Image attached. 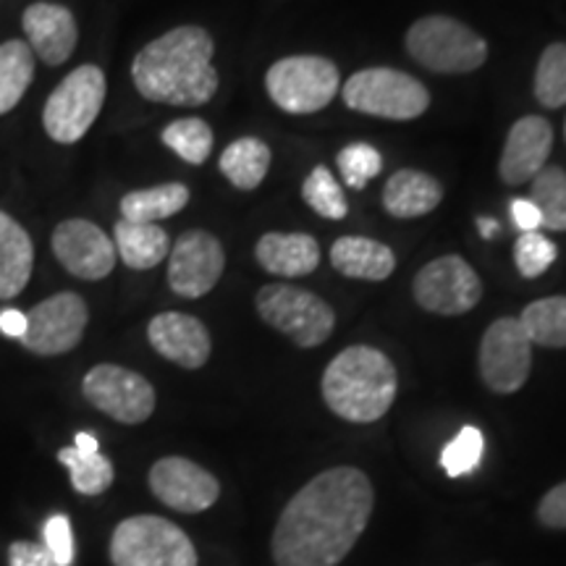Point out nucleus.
I'll list each match as a JSON object with an SVG mask.
<instances>
[{
  "mask_svg": "<svg viewBox=\"0 0 566 566\" xmlns=\"http://www.w3.org/2000/svg\"><path fill=\"white\" fill-rule=\"evenodd\" d=\"M373 506L370 478L357 467H334L315 475L275 522V566H338L363 537Z\"/></svg>",
  "mask_w": 566,
  "mask_h": 566,
  "instance_id": "1",
  "label": "nucleus"
},
{
  "mask_svg": "<svg viewBox=\"0 0 566 566\" xmlns=\"http://www.w3.org/2000/svg\"><path fill=\"white\" fill-rule=\"evenodd\" d=\"M212 38L202 27H176L147 42L132 63L134 87L153 103L197 108L218 92Z\"/></svg>",
  "mask_w": 566,
  "mask_h": 566,
  "instance_id": "2",
  "label": "nucleus"
},
{
  "mask_svg": "<svg viewBox=\"0 0 566 566\" xmlns=\"http://www.w3.org/2000/svg\"><path fill=\"white\" fill-rule=\"evenodd\" d=\"M323 399L346 422L380 420L396 399L399 375L391 359L373 346H349L323 373Z\"/></svg>",
  "mask_w": 566,
  "mask_h": 566,
  "instance_id": "3",
  "label": "nucleus"
},
{
  "mask_svg": "<svg viewBox=\"0 0 566 566\" xmlns=\"http://www.w3.org/2000/svg\"><path fill=\"white\" fill-rule=\"evenodd\" d=\"M407 51L436 74H470L488 61V42L451 17H424L407 32Z\"/></svg>",
  "mask_w": 566,
  "mask_h": 566,
  "instance_id": "4",
  "label": "nucleus"
},
{
  "mask_svg": "<svg viewBox=\"0 0 566 566\" xmlns=\"http://www.w3.org/2000/svg\"><path fill=\"white\" fill-rule=\"evenodd\" d=\"M111 562L113 566H197V551L179 525L139 514L113 530Z\"/></svg>",
  "mask_w": 566,
  "mask_h": 566,
  "instance_id": "5",
  "label": "nucleus"
},
{
  "mask_svg": "<svg viewBox=\"0 0 566 566\" xmlns=\"http://www.w3.org/2000/svg\"><path fill=\"white\" fill-rule=\"evenodd\" d=\"M254 307L271 328L292 338L300 349H315L325 344L336 328V313L328 302L286 283H271L260 289Z\"/></svg>",
  "mask_w": 566,
  "mask_h": 566,
  "instance_id": "6",
  "label": "nucleus"
},
{
  "mask_svg": "<svg viewBox=\"0 0 566 566\" xmlns=\"http://www.w3.org/2000/svg\"><path fill=\"white\" fill-rule=\"evenodd\" d=\"M344 103L365 116L412 122L430 108V95L415 76L396 69H365L344 84Z\"/></svg>",
  "mask_w": 566,
  "mask_h": 566,
  "instance_id": "7",
  "label": "nucleus"
},
{
  "mask_svg": "<svg viewBox=\"0 0 566 566\" xmlns=\"http://www.w3.org/2000/svg\"><path fill=\"white\" fill-rule=\"evenodd\" d=\"M336 63L323 55H289L275 61L265 74V90L281 111L304 116L328 108L338 95Z\"/></svg>",
  "mask_w": 566,
  "mask_h": 566,
  "instance_id": "8",
  "label": "nucleus"
},
{
  "mask_svg": "<svg viewBox=\"0 0 566 566\" xmlns=\"http://www.w3.org/2000/svg\"><path fill=\"white\" fill-rule=\"evenodd\" d=\"M105 74L101 66L74 69L63 82L51 92L45 111H42V126L48 137L61 145H74L92 129L95 118L101 116L105 103Z\"/></svg>",
  "mask_w": 566,
  "mask_h": 566,
  "instance_id": "9",
  "label": "nucleus"
},
{
  "mask_svg": "<svg viewBox=\"0 0 566 566\" xmlns=\"http://www.w3.org/2000/svg\"><path fill=\"white\" fill-rule=\"evenodd\" d=\"M412 292L424 313L451 317L475 307L483 296V281L464 258L446 254L417 271Z\"/></svg>",
  "mask_w": 566,
  "mask_h": 566,
  "instance_id": "10",
  "label": "nucleus"
},
{
  "mask_svg": "<svg viewBox=\"0 0 566 566\" xmlns=\"http://www.w3.org/2000/svg\"><path fill=\"white\" fill-rule=\"evenodd\" d=\"M480 378L493 394H514L527 384L533 344L516 317H499L480 342Z\"/></svg>",
  "mask_w": 566,
  "mask_h": 566,
  "instance_id": "11",
  "label": "nucleus"
},
{
  "mask_svg": "<svg viewBox=\"0 0 566 566\" xmlns=\"http://www.w3.org/2000/svg\"><path fill=\"white\" fill-rule=\"evenodd\" d=\"M84 399L122 424H139L155 412V388L122 365H95L82 380Z\"/></svg>",
  "mask_w": 566,
  "mask_h": 566,
  "instance_id": "12",
  "label": "nucleus"
},
{
  "mask_svg": "<svg viewBox=\"0 0 566 566\" xmlns=\"http://www.w3.org/2000/svg\"><path fill=\"white\" fill-rule=\"evenodd\" d=\"M87 321V302L80 294H53L27 313V334L21 336V344L40 357H59L80 346Z\"/></svg>",
  "mask_w": 566,
  "mask_h": 566,
  "instance_id": "13",
  "label": "nucleus"
},
{
  "mask_svg": "<svg viewBox=\"0 0 566 566\" xmlns=\"http://www.w3.org/2000/svg\"><path fill=\"white\" fill-rule=\"evenodd\" d=\"M226 268L223 247L202 229L184 231L168 252V286L184 300H200L221 281Z\"/></svg>",
  "mask_w": 566,
  "mask_h": 566,
  "instance_id": "14",
  "label": "nucleus"
},
{
  "mask_svg": "<svg viewBox=\"0 0 566 566\" xmlns=\"http://www.w3.org/2000/svg\"><path fill=\"white\" fill-rule=\"evenodd\" d=\"M150 491L160 504L179 514H200L210 509L221 495V483L216 475L192 459L166 457L158 459L150 470Z\"/></svg>",
  "mask_w": 566,
  "mask_h": 566,
  "instance_id": "15",
  "label": "nucleus"
},
{
  "mask_svg": "<svg viewBox=\"0 0 566 566\" xmlns=\"http://www.w3.org/2000/svg\"><path fill=\"white\" fill-rule=\"evenodd\" d=\"M53 254L71 275L82 281H103L116 268V247L101 226L71 218L55 226Z\"/></svg>",
  "mask_w": 566,
  "mask_h": 566,
  "instance_id": "16",
  "label": "nucleus"
},
{
  "mask_svg": "<svg viewBox=\"0 0 566 566\" xmlns=\"http://www.w3.org/2000/svg\"><path fill=\"white\" fill-rule=\"evenodd\" d=\"M554 150V129L546 118L525 116L509 129L504 153H501L499 174L512 187L533 181L546 168V160Z\"/></svg>",
  "mask_w": 566,
  "mask_h": 566,
  "instance_id": "17",
  "label": "nucleus"
},
{
  "mask_svg": "<svg viewBox=\"0 0 566 566\" xmlns=\"http://www.w3.org/2000/svg\"><path fill=\"white\" fill-rule=\"evenodd\" d=\"M147 338L153 349L166 357L168 363L197 370L210 359L212 342L202 321L184 313H160L147 325Z\"/></svg>",
  "mask_w": 566,
  "mask_h": 566,
  "instance_id": "18",
  "label": "nucleus"
},
{
  "mask_svg": "<svg viewBox=\"0 0 566 566\" xmlns=\"http://www.w3.org/2000/svg\"><path fill=\"white\" fill-rule=\"evenodd\" d=\"M21 30L27 34V45L48 66H61L71 59L80 30L74 13L55 3H32L21 17Z\"/></svg>",
  "mask_w": 566,
  "mask_h": 566,
  "instance_id": "19",
  "label": "nucleus"
},
{
  "mask_svg": "<svg viewBox=\"0 0 566 566\" xmlns=\"http://www.w3.org/2000/svg\"><path fill=\"white\" fill-rule=\"evenodd\" d=\"M254 258L268 273L281 279H302L321 265V244L310 233L271 231L260 237Z\"/></svg>",
  "mask_w": 566,
  "mask_h": 566,
  "instance_id": "20",
  "label": "nucleus"
},
{
  "mask_svg": "<svg viewBox=\"0 0 566 566\" xmlns=\"http://www.w3.org/2000/svg\"><path fill=\"white\" fill-rule=\"evenodd\" d=\"M331 265L346 279L386 281L396 271V254L388 244L367 237H342L331 247Z\"/></svg>",
  "mask_w": 566,
  "mask_h": 566,
  "instance_id": "21",
  "label": "nucleus"
},
{
  "mask_svg": "<svg viewBox=\"0 0 566 566\" xmlns=\"http://www.w3.org/2000/svg\"><path fill=\"white\" fill-rule=\"evenodd\" d=\"M443 200V189L433 176L405 168L396 171L384 187V208L394 218H420L433 212Z\"/></svg>",
  "mask_w": 566,
  "mask_h": 566,
  "instance_id": "22",
  "label": "nucleus"
},
{
  "mask_svg": "<svg viewBox=\"0 0 566 566\" xmlns=\"http://www.w3.org/2000/svg\"><path fill=\"white\" fill-rule=\"evenodd\" d=\"M34 244L11 216L0 212V300H13L32 279Z\"/></svg>",
  "mask_w": 566,
  "mask_h": 566,
  "instance_id": "23",
  "label": "nucleus"
},
{
  "mask_svg": "<svg viewBox=\"0 0 566 566\" xmlns=\"http://www.w3.org/2000/svg\"><path fill=\"white\" fill-rule=\"evenodd\" d=\"M113 247L118 258L134 271H150L171 252L168 233L158 223H134L124 218L113 229Z\"/></svg>",
  "mask_w": 566,
  "mask_h": 566,
  "instance_id": "24",
  "label": "nucleus"
},
{
  "mask_svg": "<svg viewBox=\"0 0 566 566\" xmlns=\"http://www.w3.org/2000/svg\"><path fill=\"white\" fill-rule=\"evenodd\" d=\"M271 147L263 139L242 137L226 147L218 166H221V174L233 187L250 192V189H258L263 184L268 168H271Z\"/></svg>",
  "mask_w": 566,
  "mask_h": 566,
  "instance_id": "25",
  "label": "nucleus"
},
{
  "mask_svg": "<svg viewBox=\"0 0 566 566\" xmlns=\"http://www.w3.org/2000/svg\"><path fill=\"white\" fill-rule=\"evenodd\" d=\"M189 202V189L184 184H160L153 189H137L122 200V218L134 223H158L181 212Z\"/></svg>",
  "mask_w": 566,
  "mask_h": 566,
  "instance_id": "26",
  "label": "nucleus"
},
{
  "mask_svg": "<svg viewBox=\"0 0 566 566\" xmlns=\"http://www.w3.org/2000/svg\"><path fill=\"white\" fill-rule=\"evenodd\" d=\"M34 76V53L21 40L0 45V116L17 108Z\"/></svg>",
  "mask_w": 566,
  "mask_h": 566,
  "instance_id": "27",
  "label": "nucleus"
},
{
  "mask_svg": "<svg viewBox=\"0 0 566 566\" xmlns=\"http://www.w3.org/2000/svg\"><path fill=\"white\" fill-rule=\"evenodd\" d=\"M516 321L527 334L530 344L548 346V349L566 346V296H546V300L527 304Z\"/></svg>",
  "mask_w": 566,
  "mask_h": 566,
  "instance_id": "28",
  "label": "nucleus"
},
{
  "mask_svg": "<svg viewBox=\"0 0 566 566\" xmlns=\"http://www.w3.org/2000/svg\"><path fill=\"white\" fill-rule=\"evenodd\" d=\"M530 202L541 212V221L551 231H566V171L546 166L530 181Z\"/></svg>",
  "mask_w": 566,
  "mask_h": 566,
  "instance_id": "29",
  "label": "nucleus"
},
{
  "mask_svg": "<svg viewBox=\"0 0 566 566\" xmlns=\"http://www.w3.org/2000/svg\"><path fill=\"white\" fill-rule=\"evenodd\" d=\"M59 462L69 467L71 485H74V491L82 495L105 493L113 485V478H116L111 459L103 457L101 451H95V454H84V451L69 446V449L59 451Z\"/></svg>",
  "mask_w": 566,
  "mask_h": 566,
  "instance_id": "30",
  "label": "nucleus"
},
{
  "mask_svg": "<svg viewBox=\"0 0 566 566\" xmlns=\"http://www.w3.org/2000/svg\"><path fill=\"white\" fill-rule=\"evenodd\" d=\"M163 145L181 160L202 166L212 153V129L202 118H179L163 129Z\"/></svg>",
  "mask_w": 566,
  "mask_h": 566,
  "instance_id": "31",
  "label": "nucleus"
},
{
  "mask_svg": "<svg viewBox=\"0 0 566 566\" xmlns=\"http://www.w3.org/2000/svg\"><path fill=\"white\" fill-rule=\"evenodd\" d=\"M535 101L551 111L566 105V42L548 45L537 61Z\"/></svg>",
  "mask_w": 566,
  "mask_h": 566,
  "instance_id": "32",
  "label": "nucleus"
},
{
  "mask_svg": "<svg viewBox=\"0 0 566 566\" xmlns=\"http://www.w3.org/2000/svg\"><path fill=\"white\" fill-rule=\"evenodd\" d=\"M302 197L317 216L328 218V221H342V218H346V212H349L342 184L334 179V174L325 166L313 168V174L304 179Z\"/></svg>",
  "mask_w": 566,
  "mask_h": 566,
  "instance_id": "33",
  "label": "nucleus"
},
{
  "mask_svg": "<svg viewBox=\"0 0 566 566\" xmlns=\"http://www.w3.org/2000/svg\"><path fill=\"white\" fill-rule=\"evenodd\" d=\"M483 449H485L483 433H480L478 428H472V424H467V428L459 430L454 441L443 449L441 467L446 470V475L462 478V475H470V472H475L480 467V459H483Z\"/></svg>",
  "mask_w": 566,
  "mask_h": 566,
  "instance_id": "34",
  "label": "nucleus"
},
{
  "mask_svg": "<svg viewBox=\"0 0 566 566\" xmlns=\"http://www.w3.org/2000/svg\"><path fill=\"white\" fill-rule=\"evenodd\" d=\"M556 260V244L548 237H543L541 231L522 233L514 244V263L520 275L525 279H537L554 265Z\"/></svg>",
  "mask_w": 566,
  "mask_h": 566,
  "instance_id": "35",
  "label": "nucleus"
},
{
  "mask_svg": "<svg viewBox=\"0 0 566 566\" xmlns=\"http://www.w3.org/2000/svg\"><path fill=\"white\" fill-rule=\"evenodd\" d=\"M338 168H342L344 181L349 184L352 189H365L367 181L375 179L384 168V158L375 150L373 145H365V142H354V145L344 147L338 153Z\"/></svg>",
  "mask_w": 566,
  "mask_h": 566,
  "instance_id": "36",
  "label": "nucleus"
},
{
  "mask_svg": "<svg viewBox=\"0 0 566 566\" xmlns=\"http://www.w3.org/2000/svg\"><path fill=\"white\" fill-rule=\"evenodd\" d=\"M42 537H45L42 546H45L48 554L53 556L55 566L74 564V533H71V520L66 514H53L51 520L45 522V527H42Z\"/></svg>",
  "mask_w": 566,
  "mask_h": 566,
  "instance_id": "37",
  "label": "nucleus"
},
{
  "mask_svg": "<svg viewBox=\"0 0 566 566\" xmlns=\"http://www.w3.org/2000/svg\"><path fill=\"white\" fill-rule=\"evenodd\" d=\"M537 520L548 530H566V480L543 495L537 504Z\"/></svg>",
  "mask_w": 566,
  "mask_h": 566,
  "instance_id": "38",
  "label": "nucleus"
},
{
  "mask_svg": "<svg viewBox=\"0 0 566 566\" xmlns=\"http://www.w3.org/2000/svg\"><path fill=\"white\" fill-rule=\"evenodd\" d=\"M9 566H55L53 556L42 543L19 541L9 548Z\"/></svg>",
  "mask_w": 566,
  "mask_h": 566,
  "instance_id": "39",
  "label": "nucleus"
},
{
  "mask_svg": "<svg viewBox=\"0 0 566 566\" xmlns=\"http://www.w3.org/2000/svg\"><path fill=\"white\" fill-rule=\"evenodd\" d=\"M512 218H514V226L520 229L522 233H530V231H537L543 226L541 221V212L530 200H512Z\"/></svg>",
  "mask_w": 566,
  "mask_h": 566,
  "instance_id": "40",
  "label": "nucleus"
},
{
  "mask_svg": "<svg viewBox=\"0 0 566 566\" xmlns=\"http://www.w3.org/2000/svg\"><path fill=\"white\" fill-rule=\"evenodd\" d=\"M0 334L21 342V336L27 334V315L21 310H3L0 313Z\"/></svg>",
  "mask_w": 566,
  "mask_h": 566,
  "instance_id": "41",
  "label": "nucleus"
},
{
  "mask_svg": "<svg viewBox=\"0 0 566 566\" xmlns=\"http://www.w3.org/2000/svg\"><path fill=\"white\" fill-rule=\"evenodd\" d=\"M74 449L84 451V454H95V451H101V446H97V438L92 433H76Z\"/></svg>",
  "mask_w": 566,
  "mask_h": 566,
  "instance_id": "42",
  "label": "nucleus"
},
{
  "mask_svg": "<svg viewBox=\"0 0 566 566\" xmlns=\"http://www.w3.org/2000/svg\"><path fill=\"white\" fill-rule=\"evenodd\" d=\"M478 229H480V237H483V239H493L495 233H499V223H495L493 218H480Z\"/></svg>",
  "mask_w": 566,
  "mask_h": 566,
  "instance_id": "43",
  "label": "nucleus"
}]
</instances>
